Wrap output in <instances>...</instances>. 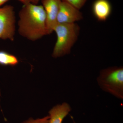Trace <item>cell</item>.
<instances>
[{
	"instance_id": "obj_13",
	"label": "cell",
	"mask_w": 123,
	"mask_h": 123,
	"mask_svg": "<svg viewBox=\"0 0 123 123\" xmlns=\"http://www.w3.org/2000/svg\"><path fill=\"white\" fill-rule=\"evenodd\" d=\"M9 0H0V7Z\"/></svg>"
},
{
	"instance_id": "obj_7",
	"label": "cell",
	"mask_w": 123,
	"mask_h": 123,
	"mask_svg": "<svg viewBox=\"0 0 123 123\" xmlns=\"http://www.w3.org/2000/svg\"><path fill=\"white\" fill-rule=\"evenodd\" d=\"M112 8L108 0H96L93 4L92 11L97 20L104 21L110 17Z\"/></svg>"
},
{
	"instance_id": "obj_14",
	"label": "cell",
	"mask_w": 123,
	"mask_h": 123,
	"mask_svg": "<svg viewBox=\"0 0 123 123\" xmlns=\"http://www.w3.org/2000/svg\"><path fill=\"white\" fill-rule=\"evenodd\" d=\"M40 0H31V3L37 5Z\"/></svg>"
},
{
	"instance_id": "obj_9",
	"label": "cell",
	"mask_w": 123,
	"mask_h": 123,
	"mask_svg": "<svg viewBox=\"0 0 123 123\" xmlns=\"http://www.w3.org/2000/svg\"><path fill=\"white\" fill-rule=\"evenodd\" d=\"M18 63V60L15 56L5 51H0V65L15 66Z\"/></svg>"
},
{
	"instance_id": "obj_6",
	"label": "cell",
	"mask_w": 123,
	"mask_h": 123,
	"mask_svg": "<svg viewBox=\"0 0 123 123\" xmlns=\"http://www.w3.org/2000/svg\"><path fill=\"white\" fill-rule=\"evenodd\" d=\"M46 12L47 24L49 34L57 24V17L62 0H41Z\"/></svg>"
},
{
	"instance_id": "obj_4",
	"label": "cell",
	"mask_w": 123,
	"mask_h": 123,
	"mask_svg": "<svg viewBox=\"0 0 123 123\" xmlns=\"http://www.w3.org/2000/svg\"><path fill=\"white\" fill-rule=\"evenodd\" d=\"M15 22V13L12 6L7 5L0 7V39L13 41Z\"/></svg>"
},
{
	"instance_id": "obj_16",
	"label": "cell",
	"mask_w": 123,
	"mask_h": 123,
	"mask_svg": "<svg viewBox=\"0 0 123 123\" xmlns=\"http://www.w3.org/2000/svg\"><path fill=\"white\" fill-rule=\"evenodd\" d=\"M73 123H75V121H74L73 120Z\"/></svg>"
},
{
	"instance_id": "obj_15",
	"label": "cell",
	"mask_w": 123,
	"mask_h": 123,
	"mask_svg": "<svg viewBox=\"0 0 123 123\" xmlns=\"http://www.w3.org/2000/svg\"><path fill=\"white\" fill-rule=\"evenodd\" d=\"M1 97V92H0V98Z\"/></svg>"
},
{
	"instance_id": "obj_2",
	"label": "cell",
	"mask_w": 123,
	"mask_h": 123,
	"mask_svg": "<svg viewBox=\"0 0 123 123\" xmlns=\"http://www.w3.org/2000/svg\"><path fill=\"white\" fill-rule=\"evenodd\" d=\"M57 35L52 56L57 58L68 55L78 38L80 27L75 23L57 24L53 29Z\"/></svg>"
},
{
	"instance_id": "obj_8",
	"label": "cell",
	"mask_w": 123,
	"mask_h": 123,
	"mask_svg": "<svg viewBox=\"0 0 123 123\" xmlns=\"http://www.w3.org/2000/svg\"><path fill=\"white\" fill-rule=\"evenodd\" d=\"M71 110L70 105L66 102L53 107L49 112V123H62Z\"/></svg>"
},
{
	"instance_id": "obj_10",
	"label": "cell",
	"mask_w": 123,
	"mask_h": 123,
	"mask_svg": "<svg viewBox=\"0 0 123 123\" xmlns=\"http://www.w3.org/2000/svg\"><path fill=\"white\" fill-rule=\"evenodd\" d=\"M69 3L75 8L80 10L81 9L87 0H62Z\"/></svg>"
},
{
	"instance_id": "obj_12",
	"label": "cell",
	"mask_w": 123,
	"mask_h": 123,
	"mask_svg": "<svg viewBox=\"0 0 123 123\" xmlns=\"http://www.w3.org/2000/svg\"><path fill=\"white\" fill-rule=\"evenodd\" d=\"M18 0L19 1L22 3H23L24 5H25L28 3H30L31 0Z\"/></svg>"
},
{
	"instance_id": "obj_1",
	"label": "cell",
	"mask_w": 123,
	"mask_h": 123,
	"mask_svg": "<svg viewBox=\"0 0 123 123\" xmlns=\"http://www.w3.org/2000/svg\"><path fill=\"white\" fill-rule=\"evenodd\" d=\"M18 17V32L22 37L35 41L50 34L43 6L31 2L24 5L19 11Z\"/></svg>"
},
{
	"instance_id": "obj_5",
	"label": "cell",
	"mask_w": 123,
	"mask_h": 123,
	"mask_svg": "<svg viewBox=\"0 0 123 123\" xmlns=\"http://www.w3.org/2000/svg\"><path fill=\"white\" fill-rule=\"evenodd\" d=\"M83 18V15L79 10L66 1H61L57 14V23H75Z\"/></svg>"
},
{
	"instance_id": "obj_11",
	"label": "cell",
	"mask_w": 123,
	"mask_h": 123,
	"mask_svg": "<svg viewBox=\"0 0 123 123\" xmlns=\"http://www.w3.org/2000/svg\"><path fill=\"white\" fill-rule=\"evenodd\" d=\"M49 116L45 117L42 118L34 119L33 118H31L27 120L24 121L22 123H49Z\"/></svg>"
},
{
	"instance_id": "obj_3",
	"label": "cell",
	"mask_w": 123,
	"mask_h": 123,
	"mask_svg": "<svg viewBox=\"0 0 123 123\" xmlns=\"http://www.w3.org/2000/svg\"><path fill=\"white\" fill-rule=\"evenodd\" d=\"M97 81L102 90L123 100V67L114 66L102 69Z\"/></svg>"
}]
</instances>
